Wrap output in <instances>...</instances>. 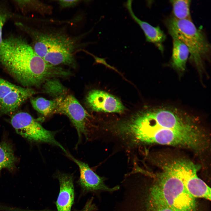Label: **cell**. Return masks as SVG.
Segmentation results:
<instances>
[{"instance_id": "1", "label": "cell", "mask_w": 211, "mask_h": 211, "mask_svg": "<svg viewBox=\"0 0 211 211\" xmlns=\"http://www.w3.org/2000/svg\"><path fill=\"white\" fill-rule=\"evenodd\" d=\"M0 62L25 87L39 86L50 78L68 74L67 71L48 63L30 45L18 38L3 40L0 46Z\"/></svg>"}, {"instance_id": "2", "label": "cell", "mask_w": 211, "mask_h": 211, "mask_svg": "<svg viewBox=\"0 0 211 211\" xmlns=\"http://www.w3.org/2000/svg\"><path fill=\"white\" fill-rule=\"evenodd\" d=\"M162 171L155 175L150 188L147 207L150 211L167 207L177 211H196L195 198L166 162L161 166Z\"/></svg>"}, {"instance_id": "3", "label": "cell", "mask_w": 211, "mask_h": 211, "mask_svg": "<svg viewBox=\"0 0 211 211\" xmlns=\"http://www.w3.org/2000/svg\"><path fill=\"white\" fill-rule=\"evenodd\" d=\"M121 131L133 141L147 144L178 146L196 150L203 148L202 139L153 125L142 119L132 116L125 121Z\"/></svg>"}, {"instance_id": "4", "label": "cell", "mask_w": 211, "mask_h": 211, "mask_svg": "<svg viewBox=\"0 0 211 211\" xmlns=\"http://www.w3.org/2000/svg\"><path fill=\"white\" fill-rule=\"evenodd\" d=\"M31 33L32 47L48 63L55 66H75L74 53L77 44L75 39L59 32L33 30Z\"/></svg>"}, {"instance_id": "5", "label": "cell", "mask_w": 211, "mask_h": 211, "mask_svg": "<svg viewBox=\"0 0 211 211\" xmlns=\"http://www.w3.org/2000/svg\"><path fill=\"white\" fill-rule=\"evenodd\" d=\"M165 24L172 39H178L187 47L190 59L199 72H202L204 62L208 59L211 46L203 32L198 29L192 20L177 19L172 16Z\"/></svg>"}, {"instance_id": "6", "label": "cell", "mask_w": 211, "mask_h": 211, "mask_svg": "<svg viewBox=\"0 0 211 211\" xmlns=\"http://www.w3.org/2000/svg\"><path fill=\"white\" fill-rule=\"evenodd\" d=\"M141 118L154 125L202 139L203 132L189 116L179 110L166 107L150 108L139 111Z\"/></svg>"}, {"instance_id": "7", "label": "cell", "mask_w": 211, "mask_h": 211, "mask_svg": "<svg viewBox=\"0 0 211 211\" xmlns=\"http://www.w3.org/2000/svg\"><path fill=\"white\" fill-rule=\"evenodd\" d=\"M167 163L192 196L211 200V188L198 177V168L192 162L179 158L168 161Z\"/></svg>"}, {"instance_id": "8", "label": "cell", "mask_w": 211, "mask_h": 211, "mask_svg": "<svg viewBox=\"0 0 211 211\" xmlns=\"http://www.w3.org/2000/svg\"><path fill=\"white\" fill-rule=\"evenodd\" d=\"M11 123L17 133L28 140L55 145L67 153L55 139L54 133L44 128L29 113L20 112L15 114L11 117Z\"/></svg>"}, {"instance_id": "9", "label": "cell", "mask_w": 211, "mask_h": 211, "mask_svg": "<svg viewBox=\"0 0 211 211\" xmlns=\"http://www.w3.org/2000/svg\"><path fill=\"white\" fill-rule=\"evenodd\" d=\"M57 105L53 113L67 116L77 132L80 139L83 135L87 137L88 121L89 115L79 102L72 95L57 98Z\"/></svg>"}, {"instance_id": "10", "label": "cell", "mask_w": 211, "mask_h": 211, "mask_svg": "<svg viewBox=\"0 0 211 211\" xmlns=\"http://www.w3.org/2000/svg\"><path fill=\"white\" fill-rule=\"evenodd\" d=\"M35 93V91L30 88L17 86L0 78V113L14 111Z\"/></svg>"}, {"instance_id": "11", "label": "cell", "mask_w": 211, "mask_h": 211, "mask_svg": "<svg viewBox=\"0 0 211 211\" xmlns=\"http://www.w3.org/2000/svg\"><path fill=\"white\" fill-rule=\"evenodd\" d=\"M86 102L88 107L96 112L122 113L125 108L117 98L103 91L93 90L87 94Z\"/></svg>"}, {"instance_id": "12", "label": "cell", "mask_w": 211, "mask_h": 211, "mask_svg": "<svg viewBox=\"0 0 211 211\" xmlns=\"http://www.w3.org/2000/svg\"><path fill=\"white\" fill-rule=\"evenodd\" d=\"M68 155L79 167L80 184L85 190L88 191L113 192L119 189V186L111 188L108 187L105 184L103 178L95 173L87 164L74 158L70 154Z\"/></svg>"}, {"instance_id": "13", "label": "cell", "mask_w": 211, "mask_h": 211, "mask_svg": "<svg viewBox=\"0 0 211 211\" xmlns=\"http://www.w3.org/2000/svg\"><path fill=\"white\" fill-rule=\"evenodd\" d=\"M132 1V0L127 1L124 3V6L132 19L143 30L146 41L154 44L161 52H163L164 48L163 43L166 39V35L159 26H153L149 23L138 18L133 11Z\"/></svg>"}, {"instance_id": "14", "label": "cell", "mask_w": 211, "mask_h": 211, "mask_svg": "<svg viewBox=\"0 0 211 211\" xmlns=\"http://www.w3.org/2000/svg\"><path fill=\"white\" fill-rule=\"evenodd\" d=\"M60 191L56 205L58 211H71L74 199L72 177L66 174L59 175Z\"/></svg>"}, {"instance_id": "15", "label": "cell", "mask_w": 211, "mask_h": 211, "mask_svg": "<svg viewBox=\"0 0 211 211\" xmlns=\"http://www.w3.org/2000/svg\"><path fill=\"white\" fill-rule=\"evenodd\" d=\"M173 39V48L171 64L174 69L180 72L184 71L189 55L187 46L179 40Z\"/></svg>"}, {"instance_id": "16", "label": "cell", "mask_w": 211, "mask_h": 211, "mask_svg": "<svg viewBox=\"0 0 211 211\" xmlns=\"http://www.w3.org/2000/svg\"><path fill=\"white\" fill-rule=\"evenodd\" d=\"M16 161L12 146L6 142L0 143V173L3 169L13 170Z\"/></svg>"}, {"instance_id": "17", "label": "cell", "mask_w": 211, "mask_h": 211, "mask_svg": "<svg viewBox=\"0 0 211 211\" xmlns=\"http://www.w3.org/2000/svg\"><path fill=\"white\" fill-rule=\"evenodd\" d=\"M31 103L33 108L45 116L53 113L56 108L57 100L56 98L50 100L42 97L33 98L31 99Z\"/></svg>"}, {"instance_id": "18", "label": "cell", "mask_w": 211, "mask_h": 211, "mask_svg": "<svg viewBox=\"0 0 211 211\" xmlns=\"http://www.w3.org/2000/svg\"><path fill=\"white\" fill-rule=\"evenodd\" d=\"M170 1L172 7L173 17L179 20H192L190 11V0H171Z\"/></svg>"}, {"instance_id": "19", "label": "cell", "mask_w": 211, "mask_h": 211, "mask_svg": "<svg viewBox=\"0 0 211 211\" xmlns=\"http://www.w3.org/2000/svg\"><path fill=\"white\" fill-rule=\"evenodd\" d=\"M44 91L45 93L57 98L63 96L66 90L58 80L49 79L45 82Z\"/></svg>"}, {"instance_id": "20", "label": "cell", "mask_w": 211, "mask_h": 211, "mask_svg": "<svg viewBox=\"0 0 211 211\" xmlns=\"http://www.w3.org/2000/svg\"><path fill=\"white\" fill-rule=\"evenodd\" d=\"M80 1L78 0H59V4L63 8H66L75 6L78 4Z\"/></svg>"}, {"instance_id": "21", "label": "cell", "mask_w": 211, "mask_h": 211, "mask_svg": "<svg viewBox=\"0 0 211 211\" xmlns=\"http://www.w3.org/2000/svg\"><path fill=\"white\" fill-rule=\"evenodd\" d=\"M6 19V15L0 12V46L3 41L2 39V30Z\"/></svg>"}, {"instance_id": "22", "label": "cell", "mask_w": 211, "mask_h": 211, "mask_svg": "<svg viewBox=\"0 0 211 211\" xmlns=\"http://www.w3.org/2000/svg\"><path fill=\"white\" fill-rule=\"evenodd\" d=\"M93 199L89 200L85 205L84 207L80 211H94L96 208L95 205L93 203Z\"/></svg>"}, {"instance_id": "23", "label": "cell", "mask_w": 211, "mask_h": 211, "mask_svg": "<svg viewBox=\"0 0 211 211\" xmlns=\"http://www.w3.org/2000/svg\"><path fill=\"white\" fill-rule=\"evenodd\" d=\"M153 211H177L172 208L167 207H163L158 208Z\"/></svg>"}]
</instances>
